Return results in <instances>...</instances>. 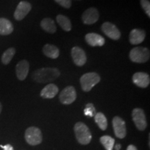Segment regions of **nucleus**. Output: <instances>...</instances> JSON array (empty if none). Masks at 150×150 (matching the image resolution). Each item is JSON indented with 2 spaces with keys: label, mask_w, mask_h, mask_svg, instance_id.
Returning a JSON list of instances; mask_svg holds the SVG:
<instances>
[{
  "label": "nucleus",
  "mask_w": 150,
  "mask_h": 150,
  "mask_svg": "<svg viewBox=\"0 0 150 150\" xmlns=\"http://www.w3.org/2000/svg\"><path fill=\"white\" fill-rule=\"evenodd\" d=\"M132 80L134 84L142 88H147L150 83L149 75L147 73L138 72L133 75Z\"/></svg>",
  "instance_id": "ddd939ff"
},
{
  "label": "nucleus",
  "mask_w": 150,
  "mask_h": 150,
  "mask_svg": "<svg viewBox=\"0 0 150 150\" xmlns=\"http://www.w3.org/2000/svg\"><path fill=\"white\" fill-rule=\"evenodd\" d=\"M146 37L145 30L141 29H134L129 33V42L131 45H136L143 42Z\"/></svg>",
  "instance_id": "2eb2a0df"
},
{
  "label": "nucleus",
  "mask_w": 150,
  "mask_h": 150,
  "mask_svg": "<svg viewBox=\"0 0 150 150\" xmlns=\"http://www.w3.org/2000/svg\"><path fill=\"white\" fill-rule=\"evenodd\" d=\"M16 54V49L14 47L8 48L4 52L1 56V63L4 65H8Z\"/></svg>",
  "instance_id": "5701e85b"
},
{
  "label": "nucleus",
  "mask_w": 150,
  "mask_h": 150,
  "mask_svg": "<svg viewBox=\"0 0 150 150\" xmlns=\"http://www.w3.org/2000/svg\"><path fill=\"white\" fill-rule=\"evenodd\" d=\"M95 121L98 125L99 129H102V131L106 130L108 126L107 119L102 112H96L95 115Z\"/></svg>",
  "instance_id": "4be33fe9"
},
{
  "label": "nucleus",
  "mask_w": 150,
  "mask_h": 150,
  "mask_svg": "<svg viewBox=\"0 0 150 150\" xmlns=\"http://www.w3.org/2000/svg\"><path fill=\"white\" fill-rule=\"evenodd\" d=\"M13 31V26L10 20L6 18H0V35H8Z\"/></svg>",
  "instance_id": "6ab92c4d"
},
{
  "label": "nucleus",
  "mask_w": 150,
  "mask_h": 150,
  "mask_svg": "<svg viewBox=\"0 0 150 150\" xmlns=\"http://www.w3.org/2000/svg\"><path fill=\"white\" fill-rule=\"evenodd\" d=\"M102 31L106 36L114 40H117L120 38L121 33L115 24L111 22H106L102 25Z\"/></svg>",
  "instance_id": "1a4fd4ad"
},
{
  "label": "nucleus",
  "mask_w": 150,
  "mask_h": 150,
  "mask_svg": "<svg viewBox=\"0 0 150 150\" xmlns=\"http://www.w3.org/2000/svg\"><path fill=\"white\" fill-rule=\"evenodd\" d=\"M100 142L106 150H112L115 144V140L109 136H104L100 138Z\"/></svg>",
  "instance_id": "b1692460"
},
{
  "label": "nucleus",
  "mask_w": 150,
  "mask_h": 150,
  "mask_svg": "<svg viewBox=\"0 0 150 150\" xmlns=\"http://www.w3.org/2000/svg\"><path fill=\"white\" fill-rule=\"evenodd\" d=\"M84 114L88 117H93L96 114V110H95V106L91 103H88L86 105V108L84 109Z\"/></svg>",
  "instance_id": "393cba45"
},
{
  "label": "nucleus",
  "mask_w": 150,
  "mask_h": 150,
  "mask_svg": "<svg viewBox=\"0 0 150 150\" xmlns=\"http://www.w3.org/2000/svg\"><path fill=\"white\" fill-rule=\"evenodd\" d=\"M29 71V63L27 60H22L16 65V72L19 80L24 81L27 78Z\"/></svg>",
  "instance_id": "4468645a"
},
{
  "label": "nucleus",
  "mask_w": 150,
  "mask_h": 150,
  "mask_svg": "<svg viewBox=\"0 0 150 150\" xmlns=\"http://www.w3.org/2000/svg\"><path fill=\"white\" fill-rule=\"evenodd\" d=\"M40 26L42 29L46 32L50 33H56V26L55 22L51 18H46L41 20Z\"/></svg>",
  "instance_id": "aec40b11"
},
{
  "label": "nucleus",
  "mask_w": 150,
  "mask_h": 150,
  "mask_svg": "<svg viewBox=\"0 0 150 150\" xmlns=\"http://www.w3.org/2000/svg\"><path fill=\"white\" fill-rule=\"evenodd\" d=\"M0 147L3 148L4 150H14L13 147L11 145H9V144H7V145H0Z\"/></svg>",
  "instance_id": "cd10ccee"
},
{
  "label": "nucleus",
  "mask_w": 150,
  "mask_h": 150,
  "mask_svg": "<svg viewBox=\"0 0 150 150\" xmlns=\"http://www.w3.org/2000/svg\"><path fill=\"white\" fill-rule=\"evenodd\" d=\"M112 123L114 133H115L116 137L120 138V139L125 138L127 135V129L126 124L122 118L119 116H115L112 119Z\"/></svg>",
  "instance_id": "6e6552de"
},
{
  "label": "nucleus",
  "mask_w": 150,
  "mask_h": 150,
  "mask_svg": "<svg viewBox=\"0 0 150 150\" xmlns=\"http://www.w3.org/2000/svg\"><path fill=\"white\" fill-rule=\"evenodd\" d=\"M71 56L74 64L79 67L83 66L87 61V56L85 51L79 47H74L72 49Z\"/></svg>",
  "instance_id": "9d476101"
},
{
  "label": "nucleus",
  "mask_w": 150,
  "mask_h": 150,
  "mask_svg": "<svg viewBox=\"0 0 150 150\" xmlns=\"http://www.w3.org/2000/svg\"><path fill=\"white\" fill-rule=\"evenodd\" d=\"M59 93V88L54 83L47 85L40 92V96L44 99H52Z\"/></svg>",
  "instance_id": "f3484780"
},
{
  "label": "nucleus",
  "mask_w": 150,
  "mask_h": 150,
  "mask_svg": "<svg viewBox=\"0 0 150 150\" xmlns=\"http://www.w3.org/2000/svg\"><path fill=\"white\" fill-rule=\"evenodd\" d=\"M76 93L73 86H70L65 87L60 93L59 99L63 104L69 105L72 104L76 100Z\"/></svg>",
  "instance_id": "0eeeda50"
},
{
  "label": "nucleus",
  "mask_w": 150,
  "mask_h": 150,
  "mask_svg": "<svg viewBox=\"0 0 150 150\" xmlns=\"http://www.w3.org/2000/svg\"><path fill=\"white\" fill-rule=\"evenodd\" d=\"M76 1H81V0H76Z\"/></svg>",
  "instance_id": "2f4dec72"
},
{
  "label": "nucleus",
  "mask_w": 150,
  "mask_h": 150,
  "mask_svg": "<svg viewBox=\"0 0 150 150\" xmlns=\"http://www.w3.org/2000/svg\"><path fill=\"white\" fill-rule=\"evenodd\" d=\"M25 140L30 145H38L42 141V135L40 129L35 127H30L25 131Z\"/></svg>",
  "instance_id": "39448f33"
},
{
  "label": "nucleus",
  "mask_w": 150,
  "mask_h": 150,
  "mask_svg": "<svg viewBox=\"0 0 150 150\" xmlns=\"http://www.w3.org/2000/svg\"><path fill=\"white\" fill-rule=\"evenodd\" d=\"M127 150H138V149H137L136 146H134L133 145H129L128 147H127Z\"/></svg>",
  "instance_id": "c85d7f7f"
},
{
  "label": "nucleus",
  "mask_w": 150,
  "mask_h": 150,
  "mask_svg": "<svg viewBox=\"0 0 150 150\" xmlns=\"http://www.w3.org/2000/svg\"><path fill=\"white\" fill-rule=\"evenodd\" d=\"M86 42L92 47H102L105 44V39L102 35L95 33H89L86 35Z\"/></svg>",
  "instance_id": "dca6fc26"
},
{
  "label": "nucleus",
  "mask_w": 150,
  "mask_h": 150,
  "mask_svg": "<svg viewBox=\"0 0 150 150\" xmlns=\"http://www.w3.org/2000/svg\"><path fill=\"white\" fill-rule=\"evenodd\" d=\"M121 149V145L120 144H117V145H115V149L116 150H120Z\"/></svg>",
  "instance_id": "c756f323"
},
{
  "label": "nucleus",
  "mask_w": 150,
  "mask_h": 150,
  "mask_svg": "<svg viewBox=\"0 0 150 150\" xmlns=\"http://www.w3.org/2000/svg\"><path fill=\"white\" fill-rule=\"evenodd\" d=\"M56 3L65 8H70L72 6V0H54Z\"/></svg>",
  "instance_id": "bb28decb"
},
{
  "label": "nucleus",
  "mask_w": 150,
  "mask_h": 150,
  "mask_svg": "<svg viewBox=\"0 0 150 150\" xmlns=\"http://www.w3.org/2000/svg\"><path fill=\"white\" fill-rule=\"evenodd\" d=\"M1 110H2V105H1V102H0V114H1Z\"/></svg>",
  "instance_id": "7c9ffc66"
},
{
  "label": "nucleus",
  "mask_w": 150,
  "mask_h": 150,
  "mask_svg": "<svg viewBox=\"0 0 150 150\" xmlns=\"http://www.w3.org/2000/svg\"><path fill=\"white\" fill-rule=\"evenodd\" d=\"M100 80V76L96 72L86 73L80 78L81 88L84 92L91 91L94 86L99 83Z\"/></svg>",
  "instance_id": "7ed1b4c3"
},
{
  "label": "nucleus",
  "mask_w": 150,
  "mask_h": 150,
  "mask_svg": "<svg viewBox=\"0 0 150 150\" xmlns=\"http://www.w3.org/2000/svg\"><path fill=\"white\" fill-rule=\"evenodd\" d=\"M99 18V11L95 7L86 9L82 14L81 19L83 24L87 25H91L98 21Z\"/></svg>",
  "instance_id": "f8f14e48"
},
{
  "label": "nucleus",
  "mask_w": 150,
  "mask_h": 150,
  "mask_svg": "<svg viewBox=\"0 0 150 150\" xmlns=\"http://www.w3.org/2000/svg\"><path fill=\"white\" fill-rule=\"evenodd\" d=\"M61 74L56 67H42L38 69L32 74V79L37 83H45L56 80Z\"/></svg>",
  "instance_id": "f257e3e1"
},
{
  "label": "nucleus",
  "mask_w": 150,
  "mask_h": 150,
  "mask_svg": "<svg viewBox=\"0 0 150 150\" xmlns=\"http://www.w3.org/2000/svg\"><path fill=\"white\" fill-rule=\"evenodd\" d=\"M31 4L27 1H22L18 4L14 12V18L18 21H21L31 11Z\"/></svg>",
  "instance_id": "9b49d317"
},
{
  "label": "nucleus",
  "mask_w": 150,
  "mask_h": 150,
  "mask_svg": "<svg viewBox=\"0 0 150 150\" xmlns=\"http://www.w3.org/2000/svg\"><path fill=\"white\" fill-rule=\"evenodd\" d=\"M74 130L78 142L81 145H88L91 141L92 135L88 127L83 122H79L74 125Z\"/></svg>",
  "instance_id": "f03ea898"
},
{
  "label": "nucleus",
  "mask_w": 150,
  "mask_h": 150,
  "mask_svg": "<svg viewBox=\"0 0 150 150\" xmlns=\"http://www.w3.org/2000/svg\"><path fill=\"white\" fill-rule=\"evenodd\" d=\"M150 57L149 50L144 47H136L129 52V59L136 63H144L149 61Z\"/></svg>",
  "instance_id": "20e7f679"
},
{
  "label": "nucleus",
  "mask_w": 150,
  "mask_h": 150,
  "mask_svg": "<svg viewBox=\"0 0 150 150\" xmlns=\"http://www.w3.org/2000/svg\"><path fill=\"white\" fill-rule=\"evenodd\" d=\"M133 121L140 131H144L147 127V119L144 110L139 108H136L132 111Z\"/></svg>",
  "instance_id": "423d86ee"
},
{
  "label": "nucleus",
  "mask_w": 150,
  "mask_h": 150,
  "mask_svg": "<svg viewBox=\"0 0 150 150\" xmlns=\"http://www.w3.org/2000/svg\"><path fill=\"white\" fill-rule=\"evenodd\" d=\"M42 52L45 56L52 59H57L59 56V49L54 45L46 44L42 48Z\"/></svg>",
  "instance_id": "a211bd4d"
},
{
  "label": "nucleus",
  "mask_w": 150,
  "mask_h": 150,
  "mask_svg": "<svg viewBox=\"0 0 150 150\" xmlns=\"http://www.w3.org/2000/svg\"><path fill=\"white\" fill-rule=\"evenodd\" d=\"M56 21L65 31H70L72 29V23L67 16L63 15H58L56 16Z\"/></svg>",
  "instance_id": "412c9836"
},
{
  "label": "nucleus",
  "mask_w": 150,
  "mask_h": 150,
  "mask_svg": "<svg viewBox=\"0 0 150 150\" xmlns=\"http://www.w3.org/2000/svg\"><path fill=\"white\" fill-rule=\"evenodd\" d=\"M140 5L147 16L150 18V2L149 0H140Z\"/></svg>",
  "instance_id": "a878e982"
}]
</instances>
